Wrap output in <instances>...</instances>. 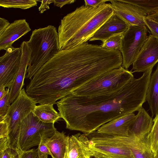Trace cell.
<instances>
[{
    "label": "cell",
    "instance_id": "obj_1",
    "mask_svg": "<svg viewBox=\"0 0 158 158\" xmlns=\"http://www.w3.org/2000/svg\"><path fill=\"white\" fill-rule=\"evenodd\" d=\"M151 75L150 71H145L110 94L82 97L70 94L61 98L56 104L66 128L89 135L110 121L138 111L146 101Z\"/></svg>",
    "mask_w": 158,
    "mask_h": 158
},
{
    "label": "cell",
    "instance_id": "obj_2",
    "mask_svg": "<svg viewBox=\"0 0 158 158\" xmlns=\"http://www.w3.org/2000/svg\"><path fill=\"white\" fill-rule=\"evenodd\" d=\"M87 81L82 66L60 50L34 75L25 91L37 103L54 105Z\"/></svg>",
    "mask_w": 158,
    "mask_h": 158
},
{
    "label": "cell",
    "instance_id": "obj_3",
    "mask_svg": "<svg viewBox=\"0 0 158 158\" xmlns=\"http://www.w3.org/2000/svg\"><path fill=\"white\" fill-rule=\"evenodd\" d=\"M114 14L110 3L96 7L83 5L61 20L58 29L61 50H66L87 42Z\"/></svg>",
    "mask_w": 158,
    "mask_h": 158
},
{
    "label": "cell",
    "instance_id": "obj_4",
    "mask_svg": "<svg viewBox=\"0 0 158 158\" xmlns=\"http://www.w3.org/2000/svg\"><path fill=\"white\" fill-rule=\"evenodd\" d=\"M27 42L30 55L25 78L30 80L60 50L56 28L49 25L33 30Z\"/></svg>",
    "mask_w": 158,
    "mask_h": 158
},
{
    "label": "cell",
    "instance_id": "obj_5",
    "mask_svg": "<svg viewBox=\"0 0 158 158\" xmlns=\"http://www.w3.org/2000/svg\"><path fill=\"white\" fill-rule=\"evenodd\" d=\"M134 78L132 72L121 66L100 75L70 94L82 97L110 94L121 89Z\"/></svg>",
    "mask_w": 158,
    "mask_h": 158
},
{
    "label": "cell",
    "instance_id": "obj_6",
    "mask_svg": "<svg viewBox=\"0 0 158 158\" xmlns=\"http://www.w3.org/2000/svg\"><path fill=\"white\" fill-rule=\"evenodd\" d=\"M37 103L23 88L15 100L10 105L6 115L0 118L6 123L10 147L18 151V140L22 121L31 113Z\"/></svg>",
    "mask_w": 158,
    "mask_h": 158
},
{
    "label": "cell",
    "instance_id": "obj_7",
    "mask_svg": "<svg viewBox=\"0 0 158 158\" xmlns=\"http://www.w3.org/2000/svg\"><path fill=\"white\" fill-rule=\"evenodd\" d=\"M56 131L54 124L42 122L31 112L22 121L18 140L19 152L38 145L42 137L50 138Z\"/></svg>",
    "mask_w": 158,
    "mask_h": 158
},
{
    "label": "cell",
    "instance_id": "obj_8",
    "mask_svg": "<svg viewBox=\"0 0 158 158\" xmlns=\"http://www.w3.org/2000/svg\"><path fill=\"white\" fill-rule=\"evenodd\" d=\"M85 135L89 139V147L94 158H135L129 148L114 136L97 131Z\"/></svg>",
    "mask_w": 158,
    "mask_h": 158
},
{
    "label": "cell",
    "instance_id": "obj_9",
    "mask_svg": "<svg viewBox=\"0 0 158 158\" xmlns=\"http://www.w3.org/2000/svg\"><path fill=\"white\" fill-rule=\"evenodd\" d=\"M146 26H130L123 34L120 50L123 57L122 66L128 69L133 63L148 36Z\"/></svg>",
    "mask_w": 158,
    "mask_h": 158
},
{
    "label": "cell",
    "instance_id": "obj_10",
    "mask_svg": "<svg viewBox=\"0 0 158 158\" xmlns=\"http://www.w3.org/2000/svg\"><path fill=\"white\" fill-rule=\"evenodd\" d=\"M6 51L0 57V87L10 89L19 68L22 50L20 47H13Z\"/></svg>",
    "mask_w": 158,
    "mask_h": 158
},
{
    "label": "cell",
    "instance_id": "obj_11",
    "mask_svg": "<svg viewBox=\"0 0 158 158\" xmlns=\"http://www.w3.org/2000/svg\"><path fill=\"white\" fill-rule=\"evenodd\" d=\"M158 63V39L150 35L136 56L132 70L134 72H144Z\"/></svg>",
    "mask_w": 158,
    "mask_h": 158
},
{
    "label": "cell",
    "instance_id": "obj_12",
    "mask_svg": "<svg viewBox=\"0 0 158 158\" xmlns=\"http://www.w3.org/2000/svg\"><path fill=\"white\" fill-rule=\"evenodd\" d=\"M114 13L129 26H146L143 19L148 15L139 7L120 0H110Z\"/></svg>",
    "mask_w": 158,
    "mask_h": 158
},
{
    "label": "cell",
    "instance_id": "obj_13",
    "mask_svg": "<svg viewBox=\"0 0 158 158\" xmlns=\"http://www.w3.org/2000/svg\"><path fill=\"white\" fill-rule=\"evenodd\" d=\"M153 124L152 118L142 107L138 110L137 114L129 126L128 135L139 138L148 146V138Z\"/></svg>",
    "mask_w": 158,
    "mask_h": 158
},
{
    "label": "cell",
    "instance_id": "obj_14",
    "mask_svg": "<svg viewBox=\"0 0 158 158\" xmlns=\"http://www.w3.org/2000/svg\"><path fill=\"white\" fill-rule=\"evenodd\" d=\"M31 30L25 19L16 20L10 23L0 35V50L13 47V44Z\"/></svg>",
    "mask_w": 158,
    "mask_h": 158
},
{
    "label": "cell",
    "instance_id": "obj_15",
    "mask_svg": "<svg viewBox=\"0 0 158 158\" xmlns=\"http://www.w3.org/2000/svg\"><path fill=\"white\" fill-rule=\"evenodd\" d=\"M93 154L89 140L85 134L77 133L69 137L64 158H90Z\"/></svg>",
    "mask_w": 158,
    "mask_h": 158
},
{
    "label": "cell",
    "instance_id": "obj_16",
    "mask_svg": "<svg viewBox=\"0 0 158 158\" xmlns=\"http://www.w3.org/2000/svg\"><path fill=\"white\" fill-rule=\"evenodd\" d=\"M129 26L114 13L96 31L89 41L100 40L104 42L108 38L123 34Z\"/></svg>",
    "mask_w": 158,
    "mask_h": 158
},
{
    "label": "cell",
    "instance_id": "obj_17",
    "mask_svg": "<svg viewBox=\"0 0 158 158\" xmlns=\"http://www.w3.org/2000/svg\"><path fill=\"white\" fill-rule=\"evenodd\" d=\"M22 55L19 68L14 83L9 92L10 102L12 103L19 94L24 85V80L26 74L30 52L27 42L23 41L20 46Z\"/></svg>",
    "mask_w": 158,
    "mask_h": 158
},
{
    "label": "cell",
    "instance_id": "obj_18",
    "mask_svg": "<svg viewBox=\"0 0 158 158\" xmlns=\"http://www.w3.org/2000/svg\"><path fill=\"white\" fill-rule=\"evenodd\" d=\"M135 115L132 113L117 118L102 125L97 131L112 136H128L129 126Z\"/></svg>",
    "mask_w": 158,
    "mask_h": 158
},
{
    "label": "cell",
    "instance_id": "obj_19",
    "mask_svg": "<svg viewBox=\"0 0 158 158\" xmlns=\"http://www.w3.org/2000/svg\"><path fill=\"white\" fill-rule=\"evenodd\" d=\"M114 136L130 149L135 158H155L148 146L134 136Z\"/></svg>",
    "mask_w": 158,
    "mask_h": 158
},
{
    "label": "cell",
    "instance_id": "obj_20",
    "mask_svg": "<svg viewBox=\"0 0 158 158\" xmlns=\"http://www.w3.org/2000/svg\"><path fill=\"white\" fill-rule=\"evenodd\" d=\"M69 137L64 131L57 130L51 137L47 138L45 144L52 158H64Z\"/></svg>",
    "mask_w": 158,
    "mask_h": 158
},
{
    "label": "cell",
    "instance_id": "obj_21",
    "mask_svg": "<svg viewBox=\"0 0 158 158\" xmlns=\"http://www.w3.org/2000/svg\"><path fill=\"white\" fill-rule=\"evenodd\" d=\"M152 117L158 113V63L155 71L151 75L146 97Z\"/></svg>",
    "mask_w": 158,
    "mask_h": 158
},
{
    "label": "cell",
    "instance_id": "obj_22",
    "mask_svg": "<svg viewBox=\"0 0 158 158\" xmlns=\"http://www.w3.org/2000/svg\"><path fill=\"white\" fill-rule=\"evenodd\" d=\"M53 105L52 104L36 105L32 112L42 122L54 124L60 120L61 117L59 113L54 109Z\"/></svg>",
    "mask_w": 158,
    "mask_h": 158
},
{
    "label": "cell",
    "instance_id": "obj_23",
    "mask_svg": "<svg viewBox=\"0 0 158 158\" xmlns=\"http://www.w3.org/2000/svg\"><path fill=\"white\" fill-rule=\"evenodd\" d=\"M135 5L144 10L148 15L158 12V0H120Z\"/></svg>",
    "mask_w": 158,
    "mask_h": 158
},
{
    "label": "cell",
    "instance_id": "obj_24",
    "mask_svg": "<svg viewBox=\"0 0 158 158\" xmlns=\"http://www.w3.org/2000/svg\"><path fill=\"white\" fill-rule=\"evenodd\" d=\"M35 0H0V6L4 8L26 9L36 6Z\"/></svg>",
    "mask_w": 158,
    "mask_h": 158
},
{
    "label": "cell",
    "instance_id": "obj_25",
    "mask_svg": "<svg viewBox=\"0 0 158 158\" xmlns=\"http://www.w3.org/2000/svg\"><path fill=\"white\" fill-rule=\"evenodd\" d=\"M153 121V125L148 138V145L155 157L158 147V113Z\"/></svg>",
    "mask_w": 158,
    "mask_h": 158
},
{
    "label": "cell",
    "instance_id": "obj_26",
    "mask_svg": "<svg viewBox=\"0 0 158 158\" xmlns=\"http://www.w3.org/2000/svg\"><path fill=\"white\" fill-rule=\"evenodd\" d=\"M122 36L123 34L113 36L102 42L101 45L105 49L120 51Z\"/></svg>",
    "mask_w": 158,
    "mask_h": 158
},
{
    "label": "cell",
    "instance_id": "obj_27",
    "mask_svg": "<svg viewBox=\"0 0 158 158\" xmlns=\"http://www.w3.org/2000/svg\"><path fill=\"white\" fill-rule=\"evenodd\" d=\"M9 147L7 125L2 120L0 121V153Z\"/></svg>",
    "mask_w": 158,
    "mask_h": 158
},
{
    "label": "cell",
    "instance_id": "obj_28",
    "mask_svg": "<svg viewBox=\"0 0 158 158\" xmlns=\"http://www.w3.org/2000/svg\"><path fill=\"white\" fill-rule=\"evenodd\" d=\"M10 91L1 99H0V118L5 116L10 106Z\"/></svg>",
    "mask_w": 158,
    "mask_h": 158
},
{
    "label": "cell",
    "instance_id": "obj_29",
    "mask_svg": "<svg viewBox=\"0 0 158 158\" xmlns=\"http://www.w3.org/2000/svg\"><path fill=\"white\" fill-rule=\"evenodd\" d=\"M143 20L146 26L150 30L152 35L158 39V23L147 17H144Z\"/></svg>",
    "mask_w": 158,
    "mask_h": 158
},
{
    "label": "cell",
    "instance_id": "obj_30",
    "mask_svg": "<svg viewBox=\"0 0 158 158\" xmlns=\"http://www.w3.org/2000/svg\"><path fill=\"white\" fill-rule=\"evenodd\" d=\"M19 152L17 150L9 147L0 154V158H18Z\"/></svg>",
    "mask_w": 158,
    "mask_h": 158
},
{
    "label": "cell",
    "instance_id": "obj_31",
    "mask_svg": "<svg viewBox=\"0 0 158 158\" xmlns=\"http://www.w3.org/2000/svg\"><path fill=\"white\" fill-rule=\"evenodd\" d=\"M38 156V149H32L20 152L18 158H37Z\"/></svg>",
    "mask_w": 158,
    "mask_h": 158
},
{
    "label": "cell",
    "instance_id": "obj_32",
    "mask_svg": "<svg viewBox=\"0 0 158 158\" xmlns=\"http://www.w3.org/2000/svg\"><path fill=\"white\" fill-rule=\"evenodd\" d=\"M48 138L42 137L40 143L38 145V154L49 155L50 153L47 147L45 144L46 139Z\"/></svg>",
    "mask_w": 158,
    "mask_h": 158
},
{
    "label": "cell",
    "instance_id": "obj_33",
    "mask_svg": "<svg viewBox=\"0 0 158 158\" xmlns=\"http://www.w3.org/2000/svg\"><path fill=\"white\" fill-rule=\"evenodd\" d=\"M108 0H84L85 5L96 7L100 5L106 3V2L109 1Z\"/></svg>",
    "mask_w": 158,
    "mask_h": 158
},
{
    "label": "cell",
    "instance_id": "obj_34",
    "mask_svg": "<svg viewBox=\"0 0 158 158\" xmlns=\"http://www.w3.org/2000/svg\"><path fill=\"white\" fill-rule=\"evenodd\" d=\"M40 1L41 2L40 6L39 8L40 13H43L47 10L50 9L49 5L53 3L54 0H42Z\"/></svg>",
    "mask_w": 158,
    "mask_h": 158
},
{
    "label": "cell",
    "instance_id": "obj_35",
    "mask_svg": "<svg viewBox=\"0 0 158 158\" xmlns=\"http://www.w3.org/2000/svg\"><path fill=\"white\" fill-rule=\"evenodd\" d=\"M76 1L75 0H54L53 3L54 5L61 8L64 5L73 3Z\"/></svg>",
    "mask_w": 158,
    "mask_h": 158
},
{
    "label": "cell",
    "instance_id": "obj_36",
    "mask_svg": "<svg viewBox=\"0 0 158 158\" xmlns=\"http://www.w3.org/2000/svg\"><path fill=\"white\" fill-rule=\"evenodd\" d=\"M8 20L2 18H0V35L4 31L10 24Z\"/></svg>",
    "mask_w": 158,
    "mask_h": 158
},
{
    "label": "cell",
    "instance_id": "obj_37",
    "mask_svg": "<svg viewBox=\"0 0 158 158\" xmlns=\"http://www.w3.org/2000/svg\"><path fill=\"white\" fill-rule=\"evenodd\" d=\"M5 88L4 87H0V99L5 95L8 91L10 90V89L7 88L5 89Z\"/></svg>",
    "mask_w": 158,
    "mask_h": 158
},
{
    "label": "cell",
    "instance_id": "obj_38",
    "mask_svg": "<svg viewBox=\"0 0 158 158\" xmlns=\"http://www.w3.org/2000/svg\"><path fill=\"white\" fill-rule=\"evenodd\" d=\"M147 17L148 18L158 23V12L149 15Z\"/></svg>",
    "mask_w": 158,
    "mask_h": 158
},
{
    "label": "cell",
    "instance_id": "obj_39",
    "mask_svg": "<svg viewBox=\"0 0 158 158\" xmlns=\"http://www.w3.org/2000/svg\"><path fill=\"white\" fill-rule=\"evenodd\" d=\"M48 155L38 154L37 158H47Z\"/></svg>",
    "mask_w": 158,
    "mask_h": 158
},
{
    "label": "cell",
    "instance_id": "obj_40",
    "mask_svg": "<svg viewBox=\"0 0 158 158\" xmlns=\"http://www.w3.org/2000/svg\"><path fill=\"white\" fill-rule=\"evenodd\" d=\"M155 158H158V149H157V152L156 155L155 157Z\"/></svg>",
    "mask_w": 158,
    "mask_h": 158
},
{
    "label": "cell",
    "instance_id": "obj_41",
    "mask_svg": "<svg viewBox=\"0 0 158 158\" xmlns=\"http://www.w3.org/2000/svg\"></svg>",
    "mask_w": 158,
    "mask_h": 158
}]
</instances>
